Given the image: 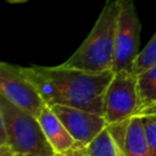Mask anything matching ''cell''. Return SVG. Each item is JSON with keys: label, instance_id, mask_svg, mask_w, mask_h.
<instances>
[{"label": "cell", "instance_id": "ac0fdd59", "mask_svg": "<svg viewBox=\"0 0 156 156\" xmlns=\"http://www.w3.org/2000/svg\"><path fill=\"white\" fill-rule=\"evenodd\" d=\"M13 156H34V155H27V154H13Z\"/></svg>", "mask_w": 156, "mask_h": 156}, {"label": "cell", "instance_id": "3957f363", "mask_svg": "<svg viewBox=\"0 0 156 156\" xmlns=\"http://www.w3.org/2000/svg\"><path fill=\"white\" fill-rule=\"evenodd\" d=\"M0 146L7 145L13 154L55 156L38 117L0 98Z\"/></svg>", "mask_w": 156, "mask_h": 156}, {"label": "cell", "instance_id": "7a4b0ae2", "mask_svg": "<svg viewBox=\"0 0 156 156\" xmlns=\"http://www.w3.org/2000/svg\"><path fill=\"white\" fill-rule=\"evenodd\" d=\"M118 13L119 1L107 0L85 40L62 66L95 73L112 71Z\"/></svg>", "mask_w": 156, "mask_h": 156}, {"label": "cell", "instance_id": "8fae6325", "mask_svg": "<svg viewBox=\"0 0 156 156\" xmlns=\"http://www.w3.org/2000/svg\"><path fill=\"white\" fill-rule=\"evenodd\" d=\"M138 87L141 100V110L156 104V63L138 74Z\"/></svg>", "mask_w": 156, "mask_h": 156}, {"label": "cell", "instance_id": "9a60e30c", "mask_svg": "<svg viewBox=\"0 0 156 156\" xmlns=\"http://www.w3.org/2000/svg\"><path fill=\"white\" fill-rule=\"evenodd\" d=\"M138 115H154V116H156V104L150 105V106L143 108Z\"/></svg>", "mask_w": 156, "mask_h": 156}, {"label": "cell", "instance_id": "277c9868", "mask_svg": "<svg viewBox=\"0 0 156 156\" xmlns=\"http://www.w3.org/2000/svg\"><path fill=\"white\" fill-rule=\"evenodd\" d=\"M141 110L138 76L130 69L113 74L104 98V117L107 124L126 121Z\"/></svg>", "mask_w": 156, "mask_h": 156}, {"label": "cell", "instance_id": "4fadbf2b", "mask_svg": "<svg viewBox=\"0 0 156 156\" xmlns=\"http://www.w3.org/2000/svg\"><path fill=\"white\" fill-rule=\"evenodd\" d=\"M146 135V140L150 149V155L156 156V116L154 115H140Z\"/></svg>", "mask_w": 156, "mask_h": 156}, {"label": "cell", "instance_id": "9c48e42d", "mask_svg": "<svg viewBox=\"0 0 156 156\" xmlns=\"http://www.w3.org/2000/svg\"><path fill=\"white\" fill-rule=\"evenodd\" d=\"M38 119L55 154L66 152L76 147V141L50 106H45L43 108Z\"/></svg>", "mask_w": 156, "mask_h": 156}, {"label": "cell", "instance_id": "2e32d148", "mask_svg": "<svg viewBox=\"0 0 156 156\" xmlns=\"http://www.w3.org/2000/svg\"><path fill=\"white\" fill-rule=\"evenodd\" d=\"M0 156H13V152L7 145H1L0 146Z\"/></svg>", "mask_w": 156, "mask_h": 156}, {"label": "cell", "instance_id": "5bb4252c", "mask_svg": "<svg viewBox=\"0 0 156 156\" xmlns=\"http://www.w3.org/2000/svg\"><path fill=\"white\" fill-rule=\"evenodd\" d=\"M55 156H87V155L84 154V151L82 150L80 146H76V147H73V149H71V150H68L66 152L56 154Z\"/></svg>", "mask_w": 156, "mask_h": 156}, {"label": "cell", "instance_id": "7c38bea8", "mask_svg": "<svg viewBox=\"0 0 156 156\" xmlns=\"http://www.w3.org/2000/svg\"><path fill=\"white\" fill-rule=\"evenodd\" d=\"M156 63V32L149 40L146 46L138 54L130 71L136 76Z\"/></svg>", "mask_w": 156, "mask_h": 156}, {"label": "cell", "instance_id": "e0dca14e", "mask_svg": "<svg viewBox=\"0 0 156 156\" xmlns=\"http://www.w3.org/2000/svg\"><path fill=\"white\" fill-rule=\"evenodd\" d=\"M7 2H11V4H18V2H24L27 0H6Z\"/></svg>", "mask_w": 156, "mask_h": 156}, {"label": "cell", "instance_id": "ba28073f", "mask_svg": "<svg viewBox=\"0 0 156 156\" xmlns=\"http://www.w3.org/2000/svg\"><path fill=\"white\" fill-rule=\"evenodd\" d=\"M123 156H151L141 116L135 115L126 121L107 124Z\"/></svg>", "mask_w": 156, "mask_h": 156}, {"label": "cell", "instance_id": "5b68a950", "mask_svg": "<svg viewBox=\"0 0 156 156\" xmlns=\"http://www.w3.org/2000/svg\"><path fill=\"white\" fill-rule=\"evenodd\" d=\"M119 13L116 29L115 55L112 71L130 69L138 54L140 44V22L133 0H118Z\"/></svg>", "mask_w": 156, "mask_h": 156}, {"label": "cell", "instance_id": "8992f818", "mask_svg": "<svg viewBox=\"0 0 156 156\" xmlns=\"http://www.w3.org/2000/svg\"><path fill=\"white\" fill-rule=\"evenodd\" d=\"M0 95L35 117L48 106L34 84L20 72L18 66L6 62L0 63Z\"/></svg>", "mask_w": 156, "mask_h": 156}, {"label": "cell", "instance_id": "52a82bcc", "mask_svg": "<svg viewBox=\"0 0 156 156\" xmlns=\"http://www.w3.org/2000/svg\"><path fill=\"white\" fill-rule=\"evenodd\" d=\"M50 107L76 141V146H85L107 127L102 115L66 105H54Z\"/></svg>", "mask_w": 156, "mask_h": 156}, {"label": "cell", "instance_id": "6da1fadb", "mask_svg": "<svg viewBox=\"0 0 156 156\" xmlns=\"http://www.w3.org/2000/svg\"><path fill=\"white\" fill-rule=\"evenodd\" d=\"M48 106L66 105L104 116L105 91L113 78V71L88 72L62 65L55 67H20Z\"/></svg>", "mask_w": 156, "mask_h": 156}, {"label": "cell", "instance_id": "d6986e66", "mask_svg": "<svg viewBox=\"0 0 156 156\" xmlns=\"http://www.w3.org/2000/svg\"><path fill=\"white\" fill-rule=\"evenodd\" d=\"M119 151H121V149H119ZM121 156H123V154H122V151H121Z\"/></svg>", "mask_w": 156, "mask_h": 156}, {"label": "cell", "instance_id": "30bf717a", "mask_svg": "<svg viewBox=\"0 0 156 156\" xmlns=\"http://www.w3.org/2000/svg\"><path fill=\"white\" fill-rule=\"evenodd\" d=\"M80 147L87 156H121L119 147L107 127L89 144Z\"/></svg>", "mask_w": 156, "mask_h": 156}]
</instances>
